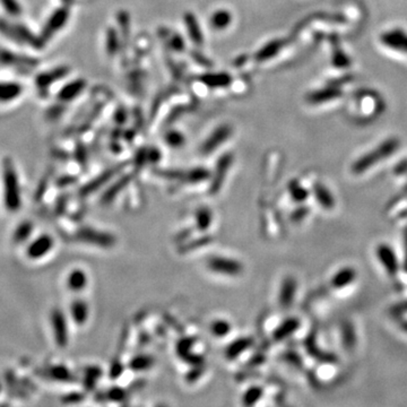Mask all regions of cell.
<instances>
[{
	"label": "cell",
	"instance_id": "obj_36",
	"mask_svg": "<svg viewBox=\"0 0 407 407\" xmlns=\"http://www.w3.org/2000/svg\"><path fill=\"white\" fill-rule=\"evenodd\" d=\"M33 232V224L29 221L22 222L20 225H17L16 230L14 231V241L17 244H22L27 240L31 237Z\"/></svg>",
	"mask_w": 407,
	"mask_h": 407
},
{
	"label": "cell",
	"instance_id": "obj_16",
	"mask_svg": "<svg viewBox=\"0 0 407 407\" xmlns=\"http://www.w3.org/2000/svg\"><path fill=\"white\" fill-rule=\"evenodd\" d=\"M383 44L391 49L399 50L407 54V34L401 29H393V31L386 32L381 36Z\"/></svg>",
	"mask_w": 407,
	"mask_h": 407
},
{
	"label": "cell",
	"instance_id": "obj_10",
	"mask_svg": "<svg viewBox=\"0 0 407 407\" xmlns=\"http://www.w3.org/2000/svg\"><path fill=\"white\" fill-rule=\"evenodd\" d=\"M54 245V240L50 234H41L29 242L26 248V256L29 259H41L49 253Z\"/></svg>",
	"mask_w": 407,
	"mask_h": 407
},
{
	"label": "cell",
	"instance_id": "obj_2",
	"mask_svg": "<svg viewBox=\"0 0 407 407\" xmlns=\"http://www.w3.org/2000/svg\"><path fill=\"white\" fill-rule=\"evenodd\" d=\"M0 33L12 41L14 43L23 47H31L33 49L39 50L44 48L41 42L39 33H34L27 25H25L18 20L5 18L0 20Z\"/></svg>",
	"mask_w": 407,
	"mask_h": 407
},
{
	"label": "cell",
	"instance_id": "obj_25",
	"mask_svg": "<svg viewBox=\"0 0 407 407\" xmlns=\"http://www.w3.org/2000/svg\"><path fill=\"white\" fill-rule=\"evenodd\" d=\"M88 305L83 300H75L70 304V315L77 325H84L88 318Z\"/></svg>",
	"mask_w": 407,
	"mask_h": 407
},
{
	"label": "cell",
	"instance_id": "obj_40",
	"mask_svg": "<svg viewBox=\"0 0 407 407\" xmlns=\"http://www.w3.org/2000/svg\"><path fill=\"white\" fill-rule=\"evenodd\" d=\"M101 376H102V370H101V368L95 367V365L88 367L86 370H85V387H86L88 390H92L93 388L95 387V383Z\"/></svg>",
	"mask_w": 407,
	"mask_h": 407
},
{
	"label": "cell",
	"instance_id": "obj_22",
	"mask_svg": "<svg viewBox=\"0 0 407 407\" xmlns=\"http://www.w3.org/2000/svg\"><path fill=\"white\" fill-rule=\"evenodd\" d=\"M0 8L7 18L20 20L24 14V7L20 0H0Z\"/></svg>",
	"mask_w": 407,
	"mask_h": 407
},
{
	"label": "cell",
	"instance_id": "obj_18",
	"mask_svg": "<svg viewBox=\"0 0 407 407\" xmlns=\"http://www.w3.org/2000/svg\"><path fill=\"white\" fill-rule=\"evenodd\" d=\"M253 345V339L251 337H240L235 339L226 347L225 357L227 360H234L241 355L244 351L249 350Z\"/></svg>",
	"mask_w": 407,
	"mask_h": 407
},
{
	"label": "cell",
	"instance_id": "obj_26",
	"mask_svg": "<svg viewBox=\"0 0 407 407\" xmlns=\"http://www.w3.org/2000/svg\"><path fill=\"white\" fill-rule=\"evenodd\" d=\"M341 95H342L341 89L337 87H329V88L320 89V91L311 93L308 99H309V102H311L313 104H319V103H324V102H327V101L338 98V96H341Z\"/></svg>",
	"mask_w": 407,
	"mask_h": 407
},
{
	"label": "cell",
	"instance_id": "obj_13",
	"mask_svg": "<svg viewBox=\"0 0 407 407\" xmlns=\"http://www.w3.org/2000/svg\"><path fill=\"white\" fill-rule=\"evenodd\" d=\"M377 257L384 270L387 271L388 275L395 276L398 271V260L396 257L394 250L387 244H380L377 248Z\"/></svg>",
	"mask_w": 407,
	"mask_h": 407
},
{
	"label": "cell",
	"instance_id": "obj_29",
	"mask_svg": "<svg viewBox=\"0 0 407 407\" xmlns=\"http://www.w3.org/2000/svg\"><path fill=\"white\" fill-rule=\"evenodd\" d=\"M201 81L211 87H223L231 83V77L227 74H206L201 77Z\"/></svg>",
	"mask_w": 407,
	"mask_h": 407
},
{
	"label": "cell",
	"instance_id": "obj_49",
	"mask_svg": "<svg viewBox=\"0 0 407 407\" xmlns=\"http://www.w3.org/2000/svg\"><path fill=\"white\" fill-rule=\"evenodd\" d=\"M405 244H406V266H407V231H406V237H405Z\"/></svg>",
	"mask_w": 407,
	"mask_h": 407
},
{
	"label": "cell",
	"instance_id": "obj_31",
	"mask_svg": "<svg viewBox=\"0 0 407 407\" xmlns=\"http://www.w3.org/2000/svg\"><path fill=\"white\" fill-rule=\"evenodd\" d=\"M153 364H154V360H153L152 356L140 354V355H136L130 360L129 368L135 372H141L151 369Z\"/></svg>",
	"mask_w": 407,
	"mask_h": 407
},
{
	"label": "cell",
	"instance_id": "obj_21",
	"mask_svg": "<svg viewBox=\"0 0 407 407\" xmlns=\"http://www.w3.org/2000/svg\"><path fill=\"white\" fill-rule=\"evenodd\" d=\"M298 327H300V321L297 318H289L284 320L283 323L276 328L272 337H274L275 341H283V339L287 338L293 333H296Z\"/></svg>",
	"mask_w": 407,
	"mask_h": 407
},
{
	"label": "cell",
	"instance_id": "obj_3",
	"mask_svg": "<svg viewBox=\"0 0 407 407\" xmlns=\"http://www.w3.org/2000/svg\"><path fill=\"white\" fill-rule=\"evenodd\" d=\"M69 16V8L68 6L66 5L58 7V8L52 10V13L48 16L42 28H41V31L39 32L40 40L44 47H46L59 32L62 31V28L65 27L67 23H68Z\"/></svg>",
	"mask_w": 407,
	"mask_h": 407
},
{
	"label": "cell",
	"instance_id": "obj_39",
	"mask_svg": "<svg viewBox=\"0 0 407 407\" xmlns=\"http://www.w3.org/2000/svg\"><path fill=\"white\" fill-rule=\"evenodd\" d=\"M211 331L215 337H225L231 331V324L224 319H217L212 323Z\"/></svg>",
	"mask_w": 407,
	"mask_h": 407
},
{
	"label": "cell",
	"instance_id": "obj_8",
	"mask_svg": "<svg viewBox=\"0 0 407 407\" xmlns=\"http://www.w3.org/2000/svg\"><path fill=\"white\" fill-rule=\"evenodd\" d=\"M54 338L59 347H66L68 344V325L67 319L60 309H54L50 317Z\"/></svg>",
	"mask_w": 407,
	"mask_h": 407
},
{
	"label": "cell",
	"instance_id": "obj_17",
	"mask_svg": "<svg viewBox=\"0 0 407 407\" xmlns=\"http://www.w3.org/2000/svg\"><path fill=\"white\" fill-rule=\"evenodd\" d=\"M297 287L298 283L296 281V278L292 277V276H287V277L284 279L281 286V291H279L278 298L279 304H281L283 308L290 307V305L293 303L297 293Z\"/></svg>",
	"mask_w": 407,
	"mask_h": 407
},
{
	"label": "cell",
	"instance_id": "obj_4",
	"mask_svg": "<svg viewBox=\"0 0 407 407\" xmlns=\"http://www.w3.org/2000/svg\"><path fill=\"white\" fill-rule=\"evenodd\" d=\"M399 146V141L395 138H391V139H388L386 141L378 146L377 148L373 149L372 152L368 153L367 155L362 156V158L358 159L354 165L352 166V171L355 174L363 173L365 170H368L369 167H371L377 164L379 161H382L388 156H390L397 149Z\"/></svg>",
	"mask_w": 407,
	"mask_h": 407
},
{
	"label": "cell",
	"instance_id": "obj_27",
	"mask_svg": "<svg viewBox=\"0 0 407 407\" xmlns=\"http://www.w3.org/2000/svg\"><path fill=\"white\" fill-rule=\"evenodd\" d=\"M313 193H315L316 199L318 200V203L323 206L324 208H327V210H330V208L334 207V198L331 196L329 190H328L326 187L321 184H316L313 186Z\"/></svg>",
	"mask_w": 407,
	"mask_h": 407
},
{
	"label": "cell",
	"instance_id": "obj_9",
	"mask_svg": "<svg viewBox=\"0 0 407 407\" xmlns=\"http://www.w3.org/2000/svg\"><path fill=\"white\" fill-rule=\"evenodd\" d=\"M25 92L24 85L17 81L0 80V106L17 102Z\"/></svg>",
	"mask_w": 407,
	"mask_h": 407
},
{
	"label": "cell",
	"instance_id": "obj_44",
	"mask_svg": "<svg viewBox=\"0 0 407 407\" xmlns=\"http://www.w3.org/2000/svg\"><path fill=\"white\" fill-rule=\"evenodd\" d=\"M210 241H211V238H208V237L201 238V239H199V240L192 241L191 244H190L188 245V247H182V249H180V251L187 252V251H189V250H193V249L200 248V247H203V245H205V244H210Z\"/></svg>",
	"mask_w": 407,
	"mask_h": 407
},
{
	"label": "cell",
	"instance_id": "obj_34",
	"mask_svg": "<svg viewBox=\"0 0 407 407\" xmlns=\"http://www.w3.org/2000/svg\"><path fill=\"white\" fill-rule=\"evenodd\" d=\"M208 178H211L210 171L204 169V167H196V169H192L185 173L184 180L189 182V184H199V182L207 180Z\"/></svg>",
	"mask_w": 407,
	"mask_h": 407
},
{
	"label": "cell",
	"instance_id": "obj_14",
	"mask_svg": "<svg viewBox=\"0 0 407 407\" xmlns=\"http://www.w3.org/2000/svg\"><path fill=\"white\" fill-rule=\"evenodd\" d=\"M85 87H86V81L84 80H74L63 85L58 92L57 99L60 102H70L80 96Z\"/></svg>",
	"mask_w": 407,
	"mask_h": 407
},
{
	"label": "cell",
	"instance_id": "obj_50",
	"mask_svg": "<svg viewBox=\"0 0 407 407\" xmlns=\"http://www.w3.org/2000/svg\"><path fill=\"white\" fill-rule=\"evenodd\" d=\"M62 1H63V2H65V3H68L69 1H72V0H62Z\"/></svg>",
	"mask_w": 407,
	"mask_h": 407
},
{
	"label": "cell",
	"instance_id": "obj_37",
	"mask_svg": "<svg viewBox=\"0 0 407 407\" xmlns=\"http://www.w3.org/2000/svg\"><path fill=\"white\" fill-rule=\"evenodd\" d=\"M289 192L297 203H303L309 196L308 190L303 188L297 180H292L289 184Z\"/></svg>",
	"mask_w": 407,
	"mask_h": 407
},
{
	"label": "cell",
	"instance_id": "obj_24",
	"mask_svg": "<svg viewBox=\"0 0 407 407\" xmlns=\"http://www.w3.org/2000/svg\"><path fill=\"white\" fill-rule=\"evenodd\" d=\"M355 276V271H354L353 268H342V270L336 272L333 276V278H331V286L335 287V289H342V287H345L347 285H350L352 282H354Z\"/></svg>",
	"mask_w": 407,
	"mask_h": 407
},
{
	"label": "cell",
	"instance_id": "obj_45",
	"mask_svg": "<svg viewBox=\"0 0 407 407\" xmlns=\"http://www.w3.org/2000/svg\"><path fill=\"white\" fill-rule=\"evenodd\" d=\"M117 46H118L117 36H115V33L112 31V29H110V31L108 32V36H107L108 51H110L111 54H113V52L117 50Z\"/></svg>",
	"mask_w": 407,
	"mask_h": 407
},
{
	"label": "cell",
	"instance_id": "obj_47",
	"mask_svg": "<svg viewBox=\"0 0 407 407\" xmlns=\"http://www.w3.org/2000/svg\"><path fill=\"white\" fill-rule=\"evenodd\" d=\"M201 373H203V370H201L200 365H198V367H196L195 370L190 371L188 375H187V380H188L189 382L196 381V380L201 376Z\"/></svg>",
	"mask_w": 407,
	"mask_h": 407
},
{
	"label": "cell",
	"instance_id": "obj_43",
	"mask_svg": "<svg viewBox=\"0 0 407 407\" xmlns=\"http://www.w3.org/2000/svg\"><path fill=\"white\" fill-rule=\"evenodd\" d=\"M165 139L166 143L172 147H179L184 144V136H182L180 133L177 132H171L167 134Z\"/></svg>",
	"mask_w": 407,
	"mask_h": 407
},
{
	"label": "cell",
	"instance_id": "obj_6",
	"mask_svg": "<svg viewBox=\"0 0 407 407\" xmlns=\"http://www.w3.org/2000/svg\"><path fill=\"white\" fill-rule=\"evenodd\" d=\"M69 73L68 67L59 66L55 68H52L49 70H44L37 75H35L34 78V85L35 87L39 89V92L46 93L49 91V88L57 81H61L65 78Z\"/></svg>",
	"mask_w": 407,
	"mask_h": 407
},
{
	"label": "cell",
	"instance_id": "obj_32",
	"mask_svg": "<svg viewBox=\"0 0 407 407\" xmlns=\"http://www.w3.org/2000/svg\"><path fill=\"white\" fill-rule=\"evenodd\" d=\"M282 48V42L279 40H274L266 44L264 48H261L258 54H257V59L260 61L263 60H268L274 57V55L277 54V52L281 50Z\"/></svg>",
	"mask_w": 407,
	"mask_h": 407
},
{
	"label": "cell",
	"instance_id": "obj_20",
	"mask_svg": "<svg viewBox=\"0 0 407 407\" xmlns=\"http://www.w3.org/2000/svg\"><path fill=\"white\" fill-rule=\"evenodd\" d=\"M87 275L83 270L76 268L69 272L67 277V286L72 292H81L87 285Z\"/></svg>",
	"mask_w": 407,
	"mask_h": 407
},
{
	"label": "cell",
	"instance_id": "obj_38",
	"mask_svg": "<svg viewBox=\"0 0 407 407\" xmlns=\"http://www.w3.org/2000/svg\"><path fill=\"white\" fill-rule=\"evenodd\" d=\"M264 390L263 388L259 386H253L250 387L249 389L244 394V397H242V403L245 406H252L255 405L259 399L263 397Z\"/></svg>",
	"mask_w": 407,
	"mask_h": 407
},
{
	"label": "cell",
	"instance_id": "obj_12",
	"mask_svg": "<svg viewBox=\"0 0 407 407\" xmlns=\"http://www.w3.org/2000/svg\"><path fill=\"white\" fill-rule=\"evenodd\" d=\"M233 162V156L231 153H227V154L223 155L222 158H219L217 164H216V171L215 175L213 178L212 185H211V190L210 192L212 195H215L219 191L221 187L224 182V179H225L227 171H229L231 164Z\"/></svg>",
	"mask_w": 407,
	"mask_h": 407
},
{
	"label": "cell",
	"instance_id": "obj_48",
	"mask_svg": "<svg viewBox=\"0 0 407 407\" xmlns=\"http://www.w3.org/2000/svg\"><path fill=\"white\" fill-rule=\"evenodd\" d=\"M81 399H83V395L74 393V394H69L68 396H66L62 401L65 403H77V402H81Z\"/></svg>",
	"mask_w": 407,
	"mask_h": 407
},
{
	"label": "cell",
	"instance_id": "obj_15",
	"mask_svg": "<svg viewBox=\"0 0 407 407\" xmlns=\"http://www.w3.org/2000/svg\"><path fill=\"white\" fill-rule=\"evenodd\" d=\"M231 135V128L230 126H221L219 128L215 130L214 133L212 134L211 137L205 141L203 144V147H201V152L204 154H208V153H212L215 151L219 145L223 144L227 138Z\"/></svg>",
	"mask_w": 407,
	"mask_h": 407
},
{
	"label": "cell",
	"instance_id": "obj_11",
	"mask_svg": "<svg viewBox=\"0 0 407 407\" xmlns=\"http://www.w3.org/2000/svg\"><path fill=\"white\" fill-rule=\"evenodd\" d=\"M36 60L32 57H26L23 54H18L16 52L7 49L0 50V63L3 66L12 67V68H33L36 65Z\"/></svg>",
	"mask_w": 407,
	"mask_h": 407
},
{
	"label": "cell",
	"instance_id": "obj_42",
	"mask_svg": "<svg viewBox=\"0 0 407 407\" xmlns=\"http://www.w3.org/2000/svg\"><path fill=\"white\" fill-rule=\"evenodd\" d=\"M127 397V391L122 389L120 387H112L108 390L107 399L112 402H124Z\"/></svg>",
	"mask_w": 407,
	"mask_h": 407
},
{
	"label": "cell",
	"instance_id": "obj_7",
	"mask_svg": "<svg viewBox=\"0 0 407 407\" xmlns=\"http://www.w3.org/2000/svg\"><path fill=\"white\" fill-rule=\"evenodd\" d=\"M207 266L214 272L226 276H238L244 271V266L238 260L225 257H212L207 260Z\"/></svg>",
	"mask_w": 407,
	"mask_h": 407
},
{
	"label": "cell",
	"instance_id": "obj_1",
	"mask_svg": "<svg viewBox=\"0 0 407 407\" xmlns=\"http://www.w3.org/2000/svg\"><path fill=\"white\" fill-rule=\"evenodd\" d=\"M2 187L6 210L10 213L20 211L22 205L20 178L10 159H6L2 164Z\"/></svg>",
	"mask_w": 407,
	"mask_h": 407
},
{
	"label": "cell",
	"instance_id": "obj_46",
	"mask_svg": "<svg viewBox=\"0 0 407 407\" xmlns=\"http://www.w3.org/2000/svg\"><path fill=\"white\" fill-rule=\"evenodd\" d=\"M124 372V367L119 361H114L110 367V377L112 379H117Z\"/></svg>",
	"mask_w": 407,
	"mask_h": 407
},
{
	"label": "cell",
	"instance_id": "obj_41",
	"mask_svg": "<svg viewBox=\"0 0 407 407\" xmlns=\"http://www.w3.org/2000/svg\"><path fill=\"white\" fill-rule=\"evenodd\" d=\"M193 342H195V341H193L192 338H189V337L181 338L177 344L178 355L185 360V358L188 356L190 353H191V347L193 345Z\"/></svg>",
	"mask_w": 407,
	"mask_h": 407
},
{
	"label": "cell",
	"instance_id": "obj_35",
	"mask_svg": "<svg viewBox=\"0 0 407 407\" xmlns=\"http://www.w3.org/2000/svg\"><path fill=\"white\" fill-rule=\"evenodd\" d=\"M232 16L227 10H218L213 14L211 18V24L215 29H224L230 25Z\"/></svg>",
	"mask_w": 407,
	"mask_h": 407
},
{
	"label": "cell",
	"instance_id": "obj_28",
	"mask_svg": "<svg viewBox=\"0 0 407 407\" xmlns=\"http://www.w3.org/2000/svg\"><path fill=\"white\" fill-rule=\"evenodd\" d=\"M185 22L190 37L196 44L203 43V33H201L200 26L198 24L196 17L192 14H186Z\"/></svg>",
	"mask_w": 407,
	"mask_h": 407
},
{
	"label": "cell",
	"instance_id": "obj_23",
	"mask_svg": "<svg viewBox=\"0 0 407 407\" xmlns=\"http://www.w3.org/2000/svg\"><path fill=\"white\" fill-rule=\"evenodd\" d=\"M130 180H132V175H124V177L119 179L117 182H114V184L103 193L101 203H102L103 205H107V204H110L111 201H113L114 198L121 192V190L129 184Z\"/></svg>",
	"mask_w": 407,
	"mask_h": 407
},
{
	"label": "cell",
	"instance_id": "obj_5",
	"mask_svg": "<svg viewBox=\"0 0 407 407\" xmlns=\"http://www.w3.org/2000/svg\"><path fill=\"white\" fill-rule=\"evenodd\" d=\"M75 237L81 242L98 245L101 248H111L115 244V238L112 234L98 231L92 227H81Z\"/></svg>",
	"mask_w": 407,
	"mask_h": 407
},
{
	"label": "cell",
	"instance_id": "obj_19",
	"mask_svg": "<svg viewBox=\"0 0 407 407\" xmlns=\"http://www.w3.org/2000/svg\"><path fill=\"white\" fill-rule=\"evenodd\" d=\"M117 170H118V167H113V169L104 171L102 174H100L99 177L93 179V180L89 182V184L85 185L83 188L81 189V196H88V195H91V193L95 192L96 190L100 188V187L106 185L107 182L109 181L112 177H113V175L115 174V172H117Z\"/></svg>",
	"mask_w": 407,
	"mask_h": 407
},
{
	"label": "cell",
	"instance_id": "obj_33",
	"mask_svg": "<svg viewBox=\"0 0 407 407\" xmlns=\"http://www.w3.org/2000/svg\"><path fill=\"white\" fill-rule=\"evenodd\" d=\"M48 373H49V376L52 379L55 380V381H74L73 373L66 367H63V365H54V367H51L49 370H48Z\"/></svg>",
	"mask_w": 407,
	"mask_h": 407
},
{
	"label": "cell",
	"instance_id": "obj_30",
	"mask_svg": "<svg viewBox=\"0 0 407 407\" xmlns=\"http://www.w3.org/2000/svg\"><path fill=\"white\" fill-rule=\"evenodd\" d=\"M213 221V215L211 210H208L206 207H201L196 212L195 215V222L197 229L204 232V231H207L210 229L211 224Z\"/></svg>",
	"mask_w": 407,
	"mask_h": 407
}]
</instances>
